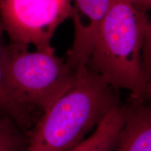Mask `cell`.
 <instances>
[{"instance_id":"obj_4","label":"cell","mask_w":151,"mask_h":151,"mask_svg":"<svg viewBox=\"0 0 151 151\" xmlns=\"http://www.w3.org/2000/svg\"><path fill=\"white\" fill-rule=\"evenodd\" d=\"M72 14V0H0V32L10 43L52 48L56 29Z\"/></svg>"},{"instance_id":"obj_5","label":"cell","mask_w":151,"mask_h":151,"mask_svg":"<svg viewBox=\"0 0 151 151\" xmlns=\"http://www.w3.org/2000/svg\"><path fill=\"white\" fill-rule=\"evenodd\" d=\"M110 0H72L74 39L67 54V65L76 72L86 67L99 25Z\"/></svg>"},{"instance_id":"obj_1","label":"cell","mask_w":151,"mask_h":151,"mask_svg":"<svg viewBox=\"0 0 151 151\" xmlns=\"http://www.w3.org/2000/svg\"><path fill=\"white\" fill-rule=\"evenodd\" d=\"M134 101L150 96L151 23L124 0H110L86 67Z\"/></svg>"},{"instance_id":"obj_9","label":"cell","mask_w":151,"mask_h":151,"mask_svg":"<svg viewBox=\"0 0 151 151\" xmlns=\"http://www.w3.org/2000/svg\"><path fill=\"white\" fill-rule=\"evenodd\" d=\"M124 1L141 12L147 13L151 7V0H124Z\"/></svg>"},{"instance_id":"obj_3","label":"cell","mask_w":151,"mask_h":151,"mask_svg":"<svg viewBox=\"0 0 151 151\" xmlns=\"http://www.w3.org/2000/svg\"><path fill=\"white\" fill-rule=\"evenodd\" d=\"M28 48L6 44L5 88L17 103L43 113L73 86L76 72L54 48L32 52Z\"/></svg>"},{"instance_id":"obj_7","label":"cell","mask_w":151,"mask_h":151,"mask_svg":"<svg viewBox=\"0 0 151 151\" xmlns=\"http://www.w3.org/2000/svg\"><path fill=\"white\" fill-rule=\"evenodd\" d=\"M0 32V108L8 113L19 126L28 133L41 115L39 111L27 108L17 103L10 97L4 85L6 47Z\"/></svg>"},{"instance_id":"obj_8","label":"cell","mask_w":151,"mask_h":151,"mask_svg":"<svg viewBox=\"0 0 151 151\" xmlns=\"http://www.w3.org/2000/svg\"><path fill=\"white\" fill-rule=\"evenodd\" d=\"M28 134L0 108V151H25Z\"/></svg>"},{"instance_id":"obj_2","label":"cell","mask_w":151,"mask_h":151,"mask_svg":"<svg viewBox=\"0 0 151 151\" xmlns=\"http://www.w3.org/2000/svg\"><path fill=\"white\" fill-rule=\"evenodd\" d=\"M118 104V90L84 68L76 72L73 86L42 113L30 129L25 151L71 150Z\"/></svg>"},{"instance_id":"obj_6","label":"cell","mask_w":151,"mask_h":151,"mask_svg":"<svg viewBox=\"0 0 151 151\" xmlns=\"http://www.w3.org/2000/svg\"><path fill=\"white\" fill-rule=\"evenodd\" d=\"M112 151H151V111L132 100L124 107V123Z\"/></svg>"}]
</instances>
